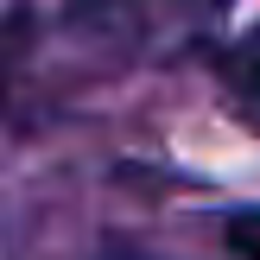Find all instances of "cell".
<instances>
[{"label": "cell", "instance_id": "obj_1", "mask_svg": "<svg viewBox=\"0 0 260 260\" xmlns=\"http://www.w3.org/2000/svg\"><path fill=\"white\" fill-rule=\"evenodd\" d=\"M222 235H229V248H235L241 260H260V210H229Z\"/></svg>", "mask_w": 260, "mask_h": 260}, {"label": "cell", "instance_id": "obj_2", "mask_svg": "<svg viewBox=\"0 0 260 260\" xmlns=\"http://www.w3.org/2000/svg\"><path fill=\"white\" fill-rule=\"evenodd\" d=\"M95 260H172V254H152V248H121V241H114V248H102Z\"/></svg>", "mask_w": 260, "mask_h": 260}]
</instances>
